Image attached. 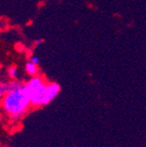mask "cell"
Returning a JSON list of instances; mask_svg holds the SVG:
<instances>
[{
	"mask_svg": "<svg viewBox=\"0 0 146 147\" xmlns=\"http://www.w3.org/2000/svg\"><path fill=\"white\" fill-rule=\"evenodd\" d=\"M0 106L3 113L12 121H18L23 119L31 110L30 96L24 85L14 90H8L4 98L0 101Z\"/></svg>",
	"mask_w": 146,
	"mask_h": 147,
	"instance_id": "obj_1",
	"label": "cell"
},
{
	"mask_svg": "<svg viewBox=\"0 0 146 147\" xmlns=\"http://www.w3.org/2000/svg\"><path fill=\"white\" fill-rule=\"evenodd\" d=\"M47 83L48 82L46 81V79L41 75L31 77L25 83V87L28 91V94L30 96L33 108L41 107L44 90H45Z\"/></svg>",
	"mask_w": 146,
	"mask_h": 147,
	"instance_id": "obj_2",
	"label": "cell"
},
{
	"mask_svg": "<svg viewBox=\"0 0 146 147\" xmlns=\"http://www.w3.org/2000/svg\"><path fill=\"white\" fill-rule=\"evenodd\" d=\"M60 90H62V88H60L59 84H57L56 82H48L45 90H44L41 106L47 105L51 101L54 100L60 93Z\"/></svg>",
	"mask_w": 146,
	"mask_h": 147,
	"instance_id": "obj_3",
	"label": "cell"
},
{
	"mask_svg": "<svg viewBox=\"0 0 146 147\" xmlns=\"http://www.w3.org/2000/svg\"><path fill=\"white\" fill-rule=\"evenodd\" d=\"M25 71L26 73L31 77H34L39 75V67L37 64H35L34 62H32L30 59L28 60L26 62V65H25Z\"/></svg>",
	"mask_w": 146,
	"mask_h": 147,
	"instance_id": "obj_4",
	"label": "cell"
},
{
	"mask_svg": "<svg viewBox=\"0 0 146 147\" xmlns=\"http://www.w3.org/2000/svg\"><path fill=\"white\" fill-rule=\"evenodd\" d=\"M8 92V82L0 81V101L4 98V96Z\"/></svg>",
	"mask_w": 146,
	"mask_h": 147,
	"instance_id": "obj_5",
	"label": "cell"
},
{
	"mask_svg": "<svg viewBox=\"0 0 146 147\" xmlns=\"http://www.w3.org/2000/svg\"><path fill=\"white\" fill-rule=\"evenodd\" d=\"M7 75L11 80H16L18 77V67L16 65H10V67L7 69Z\"/></svg>",
	"mask_w": 146,
	"mask_h": 147,
	"instance_id": "obj_6",
	"label": "cell"
},
{
	"mask_svg": "<svg viewBox=\"0 0 146 147\" xmlns=\"http://www.w3.org/2000/svg\"><path fill=\"white\" fill-rule=\"evenodd\" d=\"M30 60L32 62H34L35 64L39 65V62H40V60H39V58L37 57V56H35V55H32V56H30Z\"/></svg>",
	"mask_w": 146,
	"mask_h": 147,
	"instance_id": "obj_7",
	"label": "cell"
}]
</instances>
